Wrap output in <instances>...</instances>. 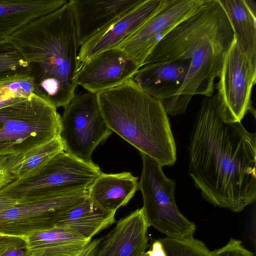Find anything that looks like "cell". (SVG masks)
I'll list each match as a JSON object with an SVG mask.
<instances>
[{
    "label": "cell",
    "mask_w": 256,
    "mask_h": 256,
    "mask_svg": "<svg viewBox=\"0 0 256 256\" xmlns=\"http://www.w3.org/2000/svg\"><path fill=\"white\" fill-rule=\"evenodd\" d=\"M149 227L142 208L136 209L98 238L93 256H144L149 246Z\"/></svg>",
    "instance_id": "14"
},
{
    "label": "cell",
    "mask_w": 256,
    "mask_h": 256,
    "mask_svg": "<svg viewBox=\"0 0 256 256\" xmlns=\"http://www.w3.org/2000/svg\"><path fill=\"white\" fill-rule=\"evenodd\" d=\"M34 94L29 74L14 76L0 80V109L28 98Z\"/></svg>",
    "instance_id": "24"
},
{
    "label": "cell",
    "mask_w": 256,
    "mask_h": 256,
    "mask_svg": "<svg viewBox=\"0 0 256 256\" xmlns=\"http://www.w3.org/2000/svg\"><path fill=\"white\" fill-rule=\"evenodd\" d=\"M139 68L119 48L109 49L88 59L83 64L78 74V86L88 92L97 94L133 78Z\"/></svg>",
    "instance_id": "12"
},
{
    "label": "cell",
    "mask_w": 256,
    "mask_h": 256,
    "mask_svg": "<svg viewBox=\"0 0 256 256\" xmlns=\"http://www.w3.org/2000/svg\"><path fill=\"white\" fill-rule=\"evenodd\" d=\"M63 150L64 145L60 136L41 145L12 170V182L23 180L32 176Z\"/></svg>",
    "instance_id": "23"
},
{
    "label": "cell",
    "mask_w": 256,
    "mask_h": 256,
    "mask_svg": "<svg viewBox=\"0 0 256 256\" xmlns=\"http://www.w3.org/2000/svg\"><path fill=\"white\" fill-rule=\"evenodd\" d=\"M256 134L222 110L217 94L206 96L188 146V173L204 199L240 212L256 198Z\"/></svg>",
    "instance_id": "1"
},
{
    "label": "cell",
    "mask_w": 256,
    "mask_h": 256,
    "mask_svg": "<svg viewBox=\"0 0 256 256\" xmlns=\"http://www.w3.org/2000/svg\"><path fill=\"white\" fill-rule=\"evenodd\" d=\"M138 178L129 172L105 174L101 172L88 190V198L100 210L116 214L126 206L138 190Z\"/></svg>",
    "instance_id": "17"
},
{
    "label": "cell",
    "mask_w": 256,
    "mask_h": 256,
    "mask_svg": "<svg viewBox=\"0 0 256 256\" xmlns=\"http://www.w3.org/2000/svg\"><path fill=\"white\" fill-rule=\"evenodd\" d=\"M142 0H70L78 47Z\"/></svg>",
    "instance_id": "15"
},
{
    "label": "cell",
    "mask_w": 256,
    "mask_h": 256,
    "mask_svg": "<svg viewBox=\"0 0 256 256\" xmlns=\"http://www.w3.org/2000/svg\"><path fill=\"white\" fill-rule=\"evenodd\" d=\"M60 116L55 106L34 94L0 108V168L10 174L38 147L60 136Z\"/></svg>",
    "instance_id": "5"
},
{
    "label": "cell",
    "mask_w": 256,
    "mask_h": 256,
    "mask_svg": "<svg viewBox=\"0 0 256 256\" xmlns=\"http://www.w3.org/2000/svg\"><path fill=\"white\" fill-rule=\"evenodd\" d=\"M234 40L228 18L220 20L208 16H194L170 31L160 48V60H190V62L182 86L162 104L168 115L184 114L194 95L213 94L214 80L220 75Z\"/></svg>",
    "instance_id": "3"
},
{
    "label": "cell",
    "mask_w": 256,
    "mask_h": 256,
    "mask_svg": "<svg viewBox=\"0 0 256 256\" xmlns=\"http://www.w3.org/2000/svg\"><path fill=\"white\" fill-rule=\"evenodd\" d=\"M26 250L24 238L0 236V256H25Z\"/></svg>",
    "instance_id": "26"
},
{
    "label": "cell",
    "mask_w": 256,
    "mask_h": 256,
    "mask_svg": "<svg viewBox=\"0 0 256 256\" xmlns=\"http://www.w3.org/2000/svg\"><path fill=\"white\" fill-rule=\"evenodd\" d=\"M230 21L234 37L251 66L256 70V12L245 0H218Z\"/></svg>",
    "instance_id": "21"
},
{
    "label": "cell",
    "mask_w": 256,
    "mask_h": 256,
    "mask_svg": "<svg viewBox=\"0 0 256 256\" xmlns=\"http://www.w3.org/2000/svg\"><path fill=\"white\" fill-rule=\"evenodd\" d=\"M166 0H142L96 32L80 47L78 52L79 70L88 58L118 46L146 20L156 14Z\"/></svg>",
    "instance_id": "13"
},
{
    "label": "cell",
    "mask_w": 256,
    "mask_h": 256,
    "mask_svg": "<svg viewBox=\"0 0 256 256\" xmlns=\"http://www.w3.org/2000/svg\"><path fill=\"white\" fill-rule=\"evenodd\" d=\"M22 74H28L24 58L8 40L0 41V80Z\"/></svg>",
    "instance_id": "25"
},
{
    "label": "cell",
    "mask_w": 256,
    "mask_h": 256,
    "mask_svg": "<svg viewBox=\"0 0 256 256\" xmlns=\"http://www.w3.org/2000/svg\"><path fill=\"white\" fill-rule=\"evenodd\" d=\"M206 0H166L163 6L116 48L140 68L157 44L176 25L196 12Z\"/></svg>",
    "instance_id": "11"
},
{
    "label": "cell",
    "mask_w": 256,
    "mask_h": 256,
    "mask_svg": "<svg viewBox=\"0 0 256 256\" xmlns=\"http://www.w3.org/2000/svg\"><path fill=\"white\" fill-rule=\"evenodd\" d=\"M98 240V238L91 240L82 250L72 256H93Z\"/></svg>",
    "instance_id": "28"
},
{
    "label": "cell",
    "mask_w": 256,
    "mask_h": 256,
    "mask_svg": "<svg viewBox=\"0 0 256 256\" xmlns=\"http://www.w3.org/2000/svg\"><path fill=\"white\" fill-rule=\"evenodd\" d=\"M18 204L17 200L0 193V212Z\"/></svg>",
    "instance_id": "29"
},
{
    "label": "cell",
    "mask_w": 256,
    "mask_h": 256,
    "mask_svg": "<svg viewBox=\"0 0 256 256\" xmlns=\"http://www.w3.org/2000/svg\"><path fill=\"white\" fill-rule=\"evenodd\" d=\"M24 240L25 256H72L92 240L56 226L34 233Z\"/></svg>",
    "instance_id": "19"
},
{
    "label": "cell",
    "mask_w": 256,
    "mask_h": 256,
    "mask_svg": "<svg viewBox=\"0 0 256 256\" xmlns=\"http://www.w3.org/2000/svg\"><path fill=\"white\" fill-rule=\"evenodd\" d=\"M144 256H212V252L193 236H166L153 240Z\"/></svg>",
    "instance_id": "22"
},
{
    "label": "cell",
    "mask_w": 256,
    "mask_h": 256,
    "mask_svg": "<svg viewBox=\"0 0 256 256\" xmlns=\"http://www.w3.org/2000/svg\"><path fill=\"white\" fill-rule=\"evenodd\" d=\"M65 0H0V41L34 20L60 8Z\"/></svg>",
    "instance_id": "18"
},
{
    "label": "cell",
    "mask_w": 256,
    "mask_h": 256,
    "mask_svg": "<svg viewBox=\"0 0 256 256\" xmlns=\"http://www.w3.org/2000/svg\"><path fill=\"white\" fill-rule=\"evenodd\" d=\"M216 84L222 111L234 121L241 120L248 112L255 117L251 100L256 84V70L234 40L227 51Z\"/></svg>",
    "instance_id": "10"
},
{
    "label": "cell",
    "mask_w": 256,
    "mask_h": 256,
    "mask_svg": "<svg viewBox=\"0 0 256 256\" xmlns=\"http://www.w3.org/2000/svg\"><path fill=\"white\" fill-rule=\"evenodd\" d=\"M7 40L27 62L34 94L56 108H65L76 96L79 72L76 28L68 2Z\"/></svg>",
    "instance_id": "2"
},
{
    "label": "cell",
    "mask_w": 256,
    "mask_h": 256,
    "mask_svg": "<svg viewBox=\"0 0 256 256\" xmlns=\"http://www.w3.org/2000/svg\"><path fill=\"white\" fill-rule=\"evenodd\" d=\"M115 214L96 207L88 196L84 202L62 214L54 226L91 240L94 236L116 222Z\"/></svg>",
    "instance_id": "20"
},
{
    "label": "cell",
    "mask_w": 256,
    "mask_h": 256,
    "mask_svg": "<svg viewBox=\"0 0 256 256\" xmlns=\"http://www.w3.org/2000/svg\"><path fill=\"white\" fill-rule=\"evenodd\" d=\"M212 256H254L240 240L230 238L224 246L212 252Z\"/></svg>",
    "instance_id": "27"
},
{
    "label": "cell",
    "mask_w": 256,
    "mask_h": 256,
    "mask_svg": "<svg viewBox=\"0 0 256 256\" xmlns=\"http://www.w3.org/2000/svg\"><path fill=\"white\" fill-rule=\"evenodd\" d=\"M100 172L93 162H85L63 150L32 176L2 187L0 193L20 204L39 197L86 192Z\"/></svg>",
    "instance_id": "6"
},
{
    "label": "cell",
    "mask_w": 256,
    "mask_h": 256,
    "mask_svg": "<svg viewBox=\"0 0 256 256\" xmlns=\"http://www.w3.org/2000/svg\"><path fill=\"white\" fill-rule=\"evenodd\" d=\"M190 62V60H185L144 64L133 80L142 90L163 104L174 96L182 86Z\"/></svg>",
    "instance_id": "16"
},
{
    "label": "cell",
    "mask_w": 256,
    "mask_h": 256,
    "mask_svg": "<svg viewBox=\"0 0 256 256\" xmlns=\"http://www.w3.org/2000/svg\"><path fill=\"white\" fill-rule=\"evenodd\" d=\"M12 181V176L0 168V189Z\"/></svg>",
    "instance_id": "30"
},
{
    "label": "cell",
    "mask_w": 256,
    "mask_h": 256,
    "mask_svg": "<svg viewBox=\"0 0 256 256\" xmlns=\"http://www.w3.org/2000/svg\"><path fill=\"white\" fill-rule=\"evenodd\" d=\"M112 132L102 116L96 94L76 96L60 116V138L64 151L85 162H92L93 152Z\"/></svg>",
    "instance_id": "8"
},
{
    "label": "cell",
    "mask_w": 256,
    "mask_h": 256,
    "mask_svg": "<svg viewBox=\"0 0 256 256\" xmlns=\"http://www.w3.org/2000/svg\"><path fill=\"white\" fill-rule=\"evenodd\" d=\"M88 191L42 196L18 204L0 212V236H28L54 227L65 212L84 202Z\"/></svg>",
    "instance_id": "9"
},
{
    "label": "cell",
    "mask_w": 256,
    "mask_h": 256,
    "mask_svg": "<svg viewBox=\"0 0 256 256\" xmlns=\"http://www.w3.org/2000/svg\"><path fill=\"white\" fill-rule=\"evenodd\" d=\"M140 154L142 169L138 190L142 195V208L150 226L168 237L193 236L196 226L178 209L174 198V180L165 176L156 160Z\"/></svg>",
    "instance_id": "7"
},
{
    "label": "cell",
    "mask_w": 256,
    "mask_h": 256,
    "mask_svg": "<svg viewBox=\"0 0 256 256\" xmlns=\"http://www.w3.org/2000/svg\"><path fill=\"white\" fill-rule=\"evenodd\" d=\"M108 128L162 167L176 160L175 141L162 102L142 90L133 78L96 94Z\"/></svg>",
    "instance_id": "4"
}]
</instances>
